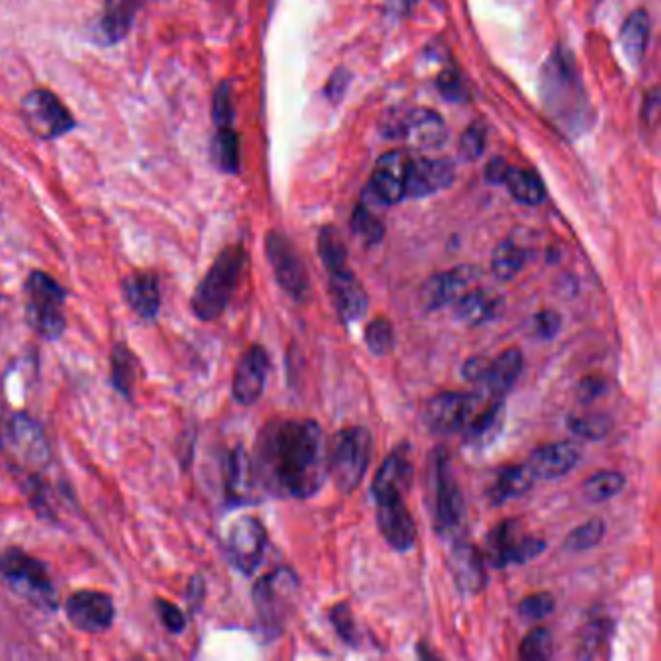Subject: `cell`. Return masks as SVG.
<instances>
[{
	"mask_svg": "<svg viewBox=\"0 0 661 661\" xmlns=\"http://www.w3.org/2000/svg\"><path fill=\"white\" fill-rule=\"evenodd\" d=\"M254 479L278 497L311 498L328 477V450L314 419H278L262 429Z\"/></svg>",
	"mask_w": 661,
	"mask_h": 661,
	"instance_id": "6da1fadb",
	"label": "cell"
},
{
	"mask_svg": "<svg viewBox=\"0 0 661 661\" xmlns=\"http://www.w3.org/2000/svg\"><path fill=\"white\" fill-rule=\"evenodd\" d=\"M540 94L551 119L566 136H579L590 128L594 113L587 101L586 88L580 80L573 55L555 49L545 60Z\"/></svg>",
	"mask_w": 661,
	"mask_h": 661,
	"instance_id": "7a4b0ae2",
	"label": "cell"
},
{
	"mask_svg": "<svg viewBox=\"0 0 661 661\" xmlns=\"http://www.w3.org/2000/svg\"><path fill=\"white\" fill-rule=\"evenodd\" d=\"M245 266L246 253L241 245L227 246L217 254L208 274L202 278L191 299V309L196 319L212 322L222 317L237 291Z\"/></svg>",
	"mask_w": 661,
	"mask_h": 661,
	"instance_id": "3957f363",
	"label": "cell"
},
{
	"mask_svg": "<svg viewBox=\"0 0 661 661\" xmlns=\"http://www.w3.org/2000/svg\"><path fill=\"white\" fill-rule=\"evenodd\" d=\"M299 595L298 574L288 566L264 574L253 590L254 610L262 631L268 636L282 634L291 613L295 610Z\"/></svg>",
	"mask_w": 661,
	"mask_h": 661,
	"instance_id": "277c9868",
	"label": "cell"
},
{
	"mask_svg": "<svg viewBox=\"0 0 661 661\" xmlns=\"http://www.w3.org/2000/svg\"><path fill=\"white\" fill-rule=\"evenodd\" d=\"M372 454V435L367 427H346L334 435L328 450V476L342 493H353L363 482Z\"/></svg>",
	"mask_w": 661,
	"mask_h": 661,
	"instance_id": "5b68a950",
	"label": "cell"
},
{
	"mask_svg": "<svg viewBox=\"0 0 661 661\" xmlns=\"http://www.w3.org/2000/svg\"><path fill=\"white\" fill-rule=\"evenodd\" d=\"M0 576L16 594L43 610L57 607V592L52 586L49 566L18 547L0 553Z\"/></svg>",
	"mask_w": 661,
	"mask_h": 661,
	"instance_id": "8992f818",
	"label": "cell"
},
{
	"mask_svg": "<svg viewBox=\"0 0 661 661\" xmlns=\"http://www.w3.org/2000/svg\"><path fill=\"white\" fill-rule=\"evenodd\" d=\"M26 314L30 327L45 340H59L65 328L67 291L45 272H31L26 280Z\"/></svg>",
	"mask_w": 661,
	"mask_h": 661,
	"instance_id": "52a82bcc",
	"label": "cell"
},
{
	"mask_svg": "<svg viewBox=\"0 0 661 661\" xmlns=\"http://www.w3.org/2000/svg\"><path fill=\"white\" fill-rule=\"evenodd\" d=\"M431 495L435 529L443 537L458 534L466 516V505L446 450H439L432 456Z\"/></svg>",
	"mask_w": 661,
	"mask_h": 661,
	"instance_id": "ba28073f",
	"label": "cell"
},
{
	"mask_svg": "<svg viewBox=\"0 0 661 661\" xmlns=\"http://www.w3.org/2000/svg\"><path fill=\"white\" fill-rule=\"evenodd\" d=\"M547 547L542 537L524 534L516 521H503L490 529L485 540V563L493 568H506L511 565H526L540 557Z\"/></svg>",
	"mask_w": 661,
	"mask_h": 661,
	"instance_id": "9c48e42d",
	"label": "cell"
},
{
	"mask_svg": "<svg viewBox=\"0 0 661 661\" xmlns=\"http://www.w3.org/2000/svg\"><path fill=\"white\" fill-rule=\"evenodd\" d=\"M266 256L270 266L274 270L278 285L293 301L305 303L311 293V280H309L305 262L290 239L280 231H270L266 235Z\"/></svg>",
	"mask_w": 661,
	"mask_h": 661,
	"instance_id": "30bf717a",
	"label": "cell"
},
{
	"mask_svg": "<svg viewBox=\"0 0 661 661\" xmlns=\"http://www.w3.org/2000/svg\"><path fill=\"white\" fill-rule=\"evenodd\" d=\"M380 130L390 138H406L417 149H437L445 144L446 125L431 109L388 113Z\"/></svg>",
	"mask_w": 661,
	"mask_h": 661,
	"instance_id": "8fae6325",
	"label": "cell"
},
{
	"mask_svg": "<svg viewBox=\"0 0 661 661\" xmlns=\"http://www.w3.org/2000/svg\"><path fill=\"white\" fill-rule=\"evenodd\" d=\"M22 117L31 134L41 140H57L76 127V120L59 97L49 89H33L23 97Z\"/></svg>",
	"mask_w": 661,
	"mask_h": 661,
	"instance_id": "7c38bea8",
	"label": "cell"
},
{
	"mask_svg": "<svg viewBox=\"0 0 661 661\" xmlns=\"http://www.w3.org/2000/svg\"><path fill=\"white\" fill-rule=\"evenodd\" d=\"M484 404L479 396L469 392H443L425 406L424 419L437 435H456L468 429Z\"/></svg>",
	"mask_w": 661,
	"mask_h": 661,
	"instance_id": "4fadbf2b",
	"label": "cell"
},
{
	"mask_svg": "<svg viewBox=\"0 0 661 661\" xmlns=\"http://www.w3.org/2000/svg\"><path fill=\"white\" fill-rule=\"evenodd\" d=\"M268 534L262 522L243 516L231 526L227 535V555L239 573L253 574L261 566L266 551Z\"/></svg>",
	"mask_w": 661,
	"mask_h": 661,
	"instance_id": "5bb4252c",
	"label": "cell"
},
{
	"mask_svg": "<svg viewBox=\"0 0 661 661\" xmlns=\"http://www.w3.org/2000/svg\"><path fill=\"white\" fill-rule=\"evenodd\" d=\"M377 500V524L392 550L406 553L417 542V524L404 500V493H390Z\"/></svg>",
	"mask_w": 661,
	"mask_h": 661,
	"instance_id": "9a60e30c",
	"label": "cell"
},
{
	"mask_svg": "<svg viewBox=\"0 0 661 661\" xmlns=\"http://www.w3.org/2000/svg\"><path fill=\"white\" fill-rule=\"evenodd\" d=\"M67 618L82 632H104L115 619V605L109 595L96 590H80L67 600Z\"/></svg>",
	"mask_w": 661,
	"mask_h": 661,
	"instance_id": "2e32d148",
	"label": "cell"
},
{
	"mask_svg": "<svg viewBox=\"0 0 661 661\" xmlns=\"http://www.w3.org/2000/svg\"><path fill=\"white\" fill-rule=\"evenodd\" d=\"M482 278V270L477 266H456L427 280L421 290V305L425 311H439L445 305H450L456 299Z\"/></svg>",
	"mask_w": 661,
	"mask_h": 661,
	"instance_id": "e0dca14e",
	"label": "cell"
},
{
	"mask_svg": "<svg viewBox=\"0 0 661 661\" xmlns=\"http://www.w3.org/2000/svg\"><path fill=\"white\" fill-rule=\"evenodd\" d=\"M270 357L262 346H251L239 359L233 377V398L241 406H253L266 387Z\"/></svg>",
	"mask_w": 661,
	"mask_h": 661,
	"instance_id": "ac0fdd59",
	"label": "cell"
},
{
	"mask_svg": "<svg viewBox=\"0 0 661 661\" xmlns=\"http://www.w3.org/2000/svg\"><path fill=\"white\" fill-rule=\"evenodd\" d=\"M409 159L401 152H388L380 157L372 172L369 193L380 204H398L406 198Z\"/></svg>",
	"mask_w": 661,
	"mask_h": 661,
	"instance_id": "d6986e66",
	"label": "cell"
},
{
	"mask_svg": "<svg viewBox=\"0 0 661 661\" xmlns=\"http://www.w3.org/2000/svg\"><path fill=\"white\" fill-rule=\"evenodd\" d=\"M453 181L454 165L446 159H429V157H419L416 162L409 159L406 198H425L453 185Z\"/></svg>",
	"mask_w": 661,
	"mask_h": 661,
	"instance_id": "ffe728a7",
	"label": "cell"
},
{
	"mask_svg": "<svg viewBox=\"0 0 661 661\" xmlns=\"http://www.w3.org/2000/svg\"><path fill=\"white\" fill-rule=\"evenodd\" d=\"M450 573L454 582L461 594L476 595L487 584V571H485V557L468 542L454 543L450 557H448Z\"/></svg>",
	"mask_w": 661,
	"mask_h": 661,
	"instance_id": "44dd1931",
	"label": "cell"
},
{
	"mask_svg": "<svg viewBox=\"0 0 661 661\" xmlns=\"http://www.w3.org/2000/svg\"><path fill=\"white\" fill-rule=\"evenodd\" d=\"M580 448L574 443L563 440L553 445L540 446L529 456L528 466L535 479H558L576 468Z\"/></svg>",
	"mask_w": 661,
	"mask_h": 661,
	"instance_id": "7402d4cb",
	"label": "cell"
},
{
	"mask_svg": "<svg viewBox=\"0 0 661 661\" xmlns=\"http://www.w3.org/2000/svg\"><path fill=\"white\" fill-rule=\"evenodd\" d=\"M330 291L342 320L357 322L363 319L364 312L369 309V298L350 268H343L330 274Z\"/></svg>",
	"mask_w": 661,
	"mask_h": 661,
	"instance_id": "603a6c76",
	"label": "cell"
},
{
	"mask_svg": "<svg viewBox=\"0 0 661 661\" xmlns=\"http://www.w3.org/2000/svg\"><path fill=\"white\" fill-rule=\"evenodd\" d=\"M123 298L140 319L154 320L159 312L162 293H159V280L154 272H133L123 280Z\"/></svg>",
	"mask_w": 661,
	"mask_h": 661,
	"instance_id": "cb8c5ba5",
	"label": "cell"
},
{
	"mask_svg": "<svg viewBox=\"0 0 661 661\" xmlns=\"http://www.w3.org/2000/svg\"><path fill=\"white\" fill-rule=\"evenodd\" d=\"M524 369V356L518 350H506L495 359H489L484 380L479 382L489 398L503 400L513 390Z\"/></svg>",
	"mask_w": 661,
	"mask_h": 661,
	"instance_id": "d4e9b609",
	"label": "cell"
},
{
	"mask_svg": "<svg viewBox=\"0 0 661 661\" xmlns=\"http://www.w3.org/2000/svg\"><path fill=\"white\" fill-rule=\"evenodd\" d=\"M411 477H414V466L409 460V448L400 446L388 456L387 460L382 461L377 476L372 479V497H382L390 493L406 495V490L411 484Z\"/></svg>",
	"mask_w": 661,
	"mask_h": 661,
	"instance_id": "484cf974",
	"label": "cell"
},
{
	"mask_svg": "<svg viewBox=\"0 0 661 661\" xmlns=\"http://www.w3.org/2000/svg\"><path fill=\"white\" fill-rule=\"evenodd\" d=\"M10 435H12L16 450L20 453L23 460L43 468L49 460V446L41 427L26 414H16L10 425Z\"/></svg>",
	"mask_w": 661,
	"mask_h": 661,
	"instance_id": "4316f807",
	"label": "cell"
},
{
	"mask_svg": "<svg viewBox=\"0 0 661 661\" xmlns=\"http://www.w3.org/2000/svg\"><path fill=\"white\" fill-rule=\"evenodd\" d=\"M254 479L253 461L251 456L245 453V448H235L227 458V466H225V493H227V500L233 505H241L246 503L249 498L253 497Z\"/></svg>",
	"mask_w": 661,
	"mask_h": 661,
	"instance_id": "83f0119b",
	"label": "cell"
},
{
	"mask_svg": "<svg viewBox=\"0 0 661 661\" xmlns=\"http://www.w3.org/2000/svg\"><path fill=\"white\" fill-rule=\"evenodd\" d=\"M138 0H105L101 20L97 26L105 45H115L127 38L138 12Z\"/></svg>",
	"mask_w": 661,
	"mask_h": 661,
	"instance_id": "f1b7e54d",
	"label": "cell"
},
{
	"mask_svg": "<svg viewBox=\"0 0 661 661\" xmlns=\"http://www.w3.org/2000/svg\"><path fill=\"white\" fill-rule=\"evenodd\" d=\"M500 309V299L484 290H468L454 301L456 319L468 327H482L495 319Z\"/></svg>",
	"mask_w": 661,
	"mask_h": 661,
	"instance_id": "f546056e",
	"label": "cell"
},
{
	"mask_svg": "<svg viewBox=\"0 0 661 661\" xmlns=\"http://www.w3.org/2000/svg\"><path fill=\"white\" fill-rule=\"evenodd\" d=\"M535 484L534 472L528 464H514L508 468L498 472L495 484L490 485L489 497L493 505H503L511 498H518L526 495Z\"/></svg>",
	"mask_w": 661,
	"mask_h": 661,
	"instance_id": "4dcf8cb0",
	"label": "cell"
},
{
	"mask_svg": "<svg viewBox=\"0 0 661 661\" xmlns=\"http://www.w3.org/2000/svg\"><path fill=\"white\" fill-rule=\"evenodd\" d=\"M650 41V16L647 10H634L621 28V47L632 65H639Z\"/></svg>",
	"mask_w": 661,
	"mask_h": 661,
	"instance_id": "1f68e13d",
	"label": "cell"
},
{
	"mask_svg": "<svg viewBox=\"0 0 661 661\" xmlns=\"http://www.w3.org/2000/svg\"><path fill=\"white\" fill-rule=\"evenodd\" d=\"M136 377H138V357L134 356L128 343H115L111 351L113 388L130 400L136 387Z\"/></svg>",
	"mask_w": 661,
	"mask_h": 661,
	"instance_id": "d6a6232c",
	"label": "cell"
},
{
	"mask_svg": "<svg viewBox=\"0 0 661 661\" xmlns=\"http://www.w3.org/2000/svg\"><path fill=\"white\" fill-rule=\"evenodd\" d=\"M503 185H506L508 193L513 194L514 201L521 202L524 206H537L545 198V186L542 178L528 169L508 165Z\"/></svg>",
	"mask_w": 661,
	"mask_h": 661,
	"instance_id": "836d02e7",
	"label": "cell"
},
{
	"mask_svg": "<svg viewBox=\"0 0 661 661\" xmlns=\"http://www.w3.org/2000/svg\"><path fill=\"white\" fill-rule=\"evenodd\" d=\"M528 253L524 246L518 245L513 239H506L493 253V274L497 275L500 282H508L521 274L522 268L526 266Z\"/></svg>",
	"mask_w": 661,
	"mask_h": 661,
	"instance_id": "e575fe53",
	"label": "cell"
},
{
	"mask_svg": "<svg viewBox=\"0 0 661 661\" xmlns=\"http://www.w3.org/2000/svg\"><path fill=\"white\" fill-rule=\"evenodd\" d=\"M212 156L216 159L217 167L225 173H237L241 167L239 154V136L231 127L217 128V134L212 142Z\"/></svg>",
	"mask_w": 661,
	"mask_h": 661,
	"instance_id": "d590c367",
	"label": "cell"
},
{
	"mask_svg": "<svg viewBox=\"0 0 661 661\" xmlns=\"http://www.w3.org/2000/svg\"><path fill=\"white\" fill-rule=\"evenodd\" d=\"M319 254L330 274L348 268V249H346L340 231L332 227V225H327V227L320 230Z\"/></svg>",
	"mask_w": 661,
	"mask_h": 661,
	"instance_id": "8d00e7d4",
	"label": "cell"
},
{
	"mask_svg": "<svg viewBox=\"0 0 661 661\" xmlns=\"http://www.w3.org/2000/svg\"><path fill=\"white\" fill-rule=\"evenodd\" d=\"M624 476L619 472H611V469H603V472H595L592 476L587 477L582 490L586 495L587 500L592 503H603V500H610V498L619 495L623 490Z\"/></svg>",
	"mask_w": 661,
	"mask_h": 661,
	"instance_id": "74e56055",
	"label": "cell"
},
{
	"mask_svg": "<svg viewBox=\"0 0 661 661\" xmlns=\"http://www.w3.org/2000/svg\"><path fill=\"white\" fill-rule=\"evenodd\" d=\"M351 231L367 246L379 245L385 239V225L367 206H357L351 216Z\"/></svg>",
	"mask_w": 661,
	"mask_h": 661,
	"instance_id": "f35d334b",
	"label": "cell"
},
{
	"mask_svg": "<svg viewBox=\"0 0 661 661\" xmlns=\"http://www.w3.org/2000/svg\"><path fill=\"white\" fill-rule=\"evenodd\" d=\"M364 343L371 350L372 356H388L390 351L395 350L396 346L392 322L385 319V317H377V319L371 320L369 327L364 330Z\"/></svg>",
	"mask_w": 661,
	"mask_h": 661,
	"instance_id": "ab89813d",
	"label": "cell"
},
{
	"mask_svg": "<svg viewBox=\"0 0 661 661\" xmlns=\"http://www.w3.org/2000/svg\"><path fill=\"white\" fill-rule=\"evenodd\" d=\"M603 537H605V522L594 518L566 535L563 547L571 553H580V551L592 550L595 545H600Z\"/></svg>",
	"mask_w": 661,
	"mask_h": 661,
	"instance_id": "60d3db41",
	"label": "cell"
},
{
	"mask_svg": "<svg viewBox=\"0 0 661 661\" xmlns=\"http://www.w3.org/2000/svg\"><path fill=\"white\" fill-rule=\"evenodd\" d=\"M518 655H521V660L526 661L550 660L551 655H553V636H551V632L543 629V626H535L534 631H529L522 640Z\"/></svg>",
	"mask_w": 661,
	"mask_h": 661,
	"instance_id": "b9f144b4",
	"label": "cell"
},
{
	"mask_svg": "<svg viewBox=\"0 0 661 661\" xmlns=\"http://www.w3.org/2000/svg\"><path fill=\"white\" fill-rule=\"evenodd\" d=\"M566 425L574 435H579L582 439L600 440L611 431L613 421H611V417L595 414V416L568 417Z\"/></svg>",
	"mask_w": 661,
	"mask_h": 661,
	"instance_id": "7bdbcfd3",
	"label": "cell"
},
{
	"mask_svg": "<svg viewBox=\"0 0 661 661\" xmlns=\"http://www.w3.org/2000/svg\"><path fill=\"white\" fill-rule=\"evenodd\" d=\"M553 610H555V597L547 594V592H537V594L528 595L518 605V613L526 621H542Z\"/></svg>",
	"mask_w": 661,
	"mask_h": 661,
	"instance_id": "ee69618b",
	"label": "cell"
},
{
	"mask_svg": "<svg viewBox=\"0 0 661 661\" xmlns=\"http://www.w3.org/2000/svg\"><path fill=\"white\" fill-rule=\"evenodd\" d=\"M330 621L334 624V629L343 642H348L351 647L359 644V631H357L356 619H353L348 603L336 605L334 610L330 611Z\"/></svg>",
	"mask_w": 661,
	"mask_h": 661,
	"instance_id": "f6af8a7d",
	"label": "cell"
},
{
	"mask_svg": "<svg viewBox=\"0 0 661 661\" xmlns=\"http://www.w3.org/2000/svg\"><path fill=\"white\" fill-rule=\"evenodd\" d=\"M611 634V623L605 619H597L594 623H590L584 631V640H582V654L587 658L597 655V644H605Z\"/></svg>",
	"mask_w": 661,
	"mask_h": 661,
	"instance_id": "bcb514c9",
	"label": "cell"
},
{
	"mask_svg": "<svg viewBox=\"0 0 661 661\" xmlns=\"http://www.w3.org/2000/svg\"><path fill=\"white\" fill-rule=\"evenodd\" d=\"M154 607H156L157 618H159V621H162V624H164L167 631L177 632V634L185 631V613L181 611L178 605L167 602L164 597H157L156 602H154Z\"/></svg>",
	"mask_w": 661,
	"mask_h": 661,
	"instance_id": "7dc6e473",
	"label": "cell"
},
{
	"mask_svg": "<svg viewBox=\"0 0 661 661\" xmlns=\"http://www.w3.org/2000/svg\"><path fill=\"white\" fill-rule=\"evenodd\" d=\"M561 327H563L561 314H558L557 311H551V309L537 312L534 320H532L534 334L537 336L540 340H553V338L561 332Z\"/></svg>",
	"mask_w": 661,
	"mask_h": 661,
	"instance_id": "c3c4849f",
	"label": "cell"
},
{
	"mask_svg": "<svg viewBox=\"0 0 661 661\" xmlns=\"http://www.w3.org/2000/svg\"><path fill=\"white\" fill-rule=\"evenodd\" d=\"M485 140H487V133L482 125H472V127L461 134L460 154L466 159H477L484 154Z\"/></svg>",
	"mask_w": 661,
	"mask_h": 661,
	"instance_id": "681fc988",
	"label": "cell"
},
{
	"mask_svg": "<svg viewBox=\"0 0 661 661\" xmlns=\"http://www.w3.org/2000/svg\"><path fill=\"white\" fill-rule=\"evenodd\" d=\"M214 120H216V127H231L233 123V107H231V91L230 84L223 82L220 88L216 89V96H214Z\"/></svg>",
	"mask_w": 661,
	"mask_h": 661,
	"instance_id": "f907efd6",
	"label": "cell"
},
{
	"mask_svg": "<svg viewBox=\"0 0 661 661\" xmlns=\"http://www.w3.org/2000/svg\"><path fill=\"white\" fill-rule=\"evenodd\" d=\"M439 89L440 94L446 97V99H454V101H460L464 99V88H461V80L460 76L456 75V72H445V75H440L439 78Z\"/></svg>",
	"mask_w": 661,
	"mask_h": 661,
	"instance_id": "816d5d0a",
	"label": "cell"
},
{
	"mask_svg": "<svg viewBox=\"0 0 661 661\" xmlns=\"http://www.w3.org/2000/svg\"><path fill=\"white\" fill-rule=\"evenodd\" d=\"M350 84V72L346 68H338L327 86V97L330 101H340Z\"/></svg>",
	"mask_w": 661,
	"mask_h": 661,
	"instance_id": "f5cc1de1",
	"label": "cell"
},
{
	"mask_svg": "<svg viewBox=\"0 0 661 661\" xmlns=\"http://www.w3.org/2000/svg\"><path fill=\"white\" fill-rule=\"evenodd\" d=\"M603 392H605V380L600 379V377H586V379L580 382V400L586 401V404L594 401L595 398H600Z\"/></svg>",
	"mask_w": 661,
	"mask_h": 661,
	"instance_id": "db71d44e",
	"label": "cell"
},
{
	"mask_svg": "<svg viewBox=\"0 0 661 661\" xmlns=\"http://www.w3.org/2000/svg\"><path fill=\"white\" fill-rule=\"evenodd\" d=\"M487 364H489V359H487V357H472V359H468L466 364H464V377H466L468 380H472V382L479 385V382L484 380L485 371H487Z\"/></svg>",
	"mask_w": 661,
	"mask_h": 661,
	"instance_id": "11a10c76",
	"label": "cell"
},
{
	"mask_svg": "<svg viewBox=\"0 0 661 661\" xmlns=\"http://www.w3.org/2000/svg\"><path fill=\"white\" fill-rule=\"evenodd\" d=\"M506 169H508V164H506L505 159L503 157H495L487 165V181H490V183H503Z\"/></svg>",
	"mask_w": 661,
	"mask_h": 661,
	"instance_id": "9f6ffc18",
	"label": "cell"
},
{
	"mask_svg": "<svg viewBox=\"0 0 661 661\" xmlns=\"http://www.w3.org/2000/svg\"><path fill=\"white\" fill-rule=\"evenodd\" d=\"M0 446H2V437H0Z\"/></svg>",
	"mask_w": 661,
	"mask_h": 661,
	"instance_id": "6f0895ef",
	"label": "cell"
}]
</instances>
